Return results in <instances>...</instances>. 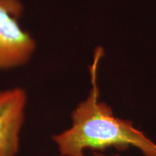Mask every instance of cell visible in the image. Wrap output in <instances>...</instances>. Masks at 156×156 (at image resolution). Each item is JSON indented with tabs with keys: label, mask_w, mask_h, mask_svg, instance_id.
Masks as SVG:
<instances>
[{
	"label": "cell",
	"mask_w": 156,
	"mask_h": 156,
	"mask_svg": "<svg viewBox=\"0 0 156 156\" xmlns=\"http://www.w3.org/2000/svg\"><path fill=\"white\" fill-rule=\"evenodd\" d=\"M93 155H94L95 156H106V155H103V154H101V153H96V152H93Z\"/></svg>",
	"instance_id": "4"
},
{
	"label": "cell",
	"mask_w": 156,
	"mask_h": 156,
	"mask_svg": "<svg viewBox=\"0 0 156 156\" xmlns=\"http://www.w3.org/2000/svg\"><path fill=\"white\" fill-rule=\"evenodd\" d=\"M26 105L23 89L0 91V156H16Z\"/></svg>",
	"instance_id": "3"
},
{
	"label": "cell",
	"mask_w": 156,
	"mask_h": 156,
	"mask_svg": "<svg viewBox=\"0 0 156 156\" xmlns=\"http://www.w3.org/2000/svg\"><path fill=\"white\" fill-rule=\"evenodd\" d=\"M22 13L19 0H0V69L23 65L34 53V39L19 23Z\"/></svg>",
	"instance_id": "2"
},
{
	"label": "cell",
	"mask_w": 156,
	"mask_h": 156,
	"mask_svg": "<svg viewBox=\"0 0 156 156\" xmlns=\"http://www.w3.org/2000/svg\"><path fill=\"white\" fill-rule=\"evenodd\" d=\"M103 50L98 48L90 68L92 88L87 98L78 105L69 129L54 136L62 156H85L86 149L105 151L114 147L119 151L130 145L139 148L145 156H156V144L133 126L131 121L114 116L106 103L99 102L98 69Z\"/></svg>",
	"instance_id": "1"
}]
</instances>
